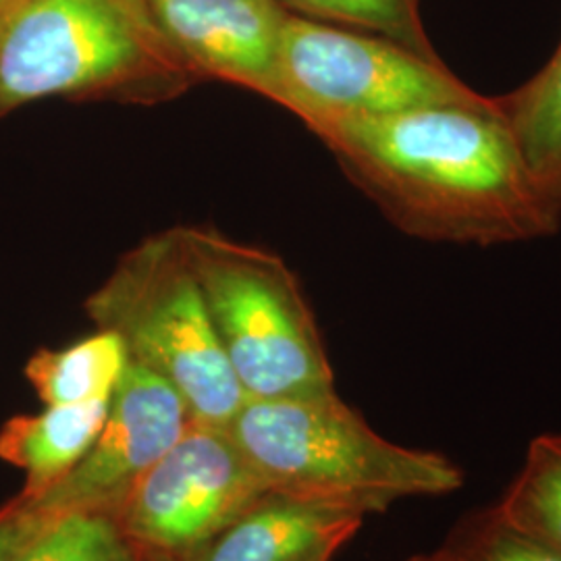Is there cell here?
<instances>
[{"instance_id": "obj_1", "label": "cell", "mask_w": 561, "mask_h": 561, "mask_svg": "<svg viewBox=\"0 0 561 561\" xmlns=\"http://www.w3.org/2000/svg\"><path fill=\"white\" fill-rule=\"evenodd\" d=\"M341 169L408 236L500 245L553 236L542 194L495 99L308 127Z\"/></svg>"}, {"instance_id": "obj_2", "label": "cell", "mask_w": 561, "mask_h": 561, "mask_svg": "<svg viewBox=\"0 0 561 561\" xmlns=\"http://www.w3.org/2000/svg\"><path fill=\"white\" fill-rule=\"evenodd\" d=\"M271 493L381 514L400 500L442 497L463 484L437 451L387 442L337 391L243 401L227 426Z\"/></svg>"}, {"instance_id": "obj_3", "label": "cell", "mask_w": 561, "mask_h": 561, "mask_svg": "<svg viewBox=\"0 0 561 561\" xmlns=\"http://www.w3.org/2000/svg\"><path fill=\"white\" fill-rule=\"evenodd\" d=\"M198 80L146 0H18L0 20V119L50 96L152 104Z\"/></svg>"}, {"instance_id": "obj_4", "label": "cell", "mask_w": 561, "mask_h": 561, "mask_svg": "<svg viewBox=\"0 0 561 561\" xmlns=\"http://www.w3.org/2000/svg\"><path fill=\"white\" fill-rule=\"evenodd\" d=\"M129 360L169 382L194 422L227 428L248 400L225 358L180 227L141 241L85 301Z\"/></svg>"}, {"instance_id": "obj_5", "label": "cell", "mask_w": 561, "mask_h": 561, "mask_svg": "<svg viewBox=\"0 0 561 561\" xmlns=\"http://www.w3.org/2000/svg\"><path fill=\"white\" fill-rule=\"evenodd\" d=\"M225 358L245 398L333 391V370L300 283L279 256L180 227Z\"/></svg>"}, {"instance_id": "obj_6", "label": "cell", "mask_w": 561, "mask_h": 561, "mask_svg": "<svg viewBox=\"0 0 561 561\" xmlns=\"http://www.w3.org/2000/svg\"><path fill=\"white\" fill-rule=\"evenodd\" d=\"M271 101L314 123L387 117L431 106L486 104L447 69L403 44L289 13Z\"/></svg>"}, {"instance_id": "obj_7", "label": "cell", "mask_w": 561, "mask_h": 561, "mask_svg": "<svg viewBox=\"0 0 561 561\" xmlns=\"http://www.w3.org/2000/svg\"><path fill=\"white\" fill-rule=\"evenodd\" d=\"M268 493L227 428L192 422L111 514L141 556L187 560Z\"/></svg>"}, {"instance_id": "obj_8", "label": "cell", "mask_w": 561, "mask_h": 561, "mask_svg": "<svg viewBox=\"0 0 561 561\" xmlns=\"http://www.w3.org/2000/svg\"><path fill=\"white\" fill-rule=\"evenodd\" d=\"M192 422L187 403L169 382L129 360L85 458L32 502L53 516L80 510L113 512Z\"/></svg>"}, {"instance_id": "obj_9", "label": "cell", "mask_w": 561, "mask_h": 561, "mask_svg": "<svg viewBox=\"0 0 561 561\" xmlns=\"http://www.w3.org/2000/svg\"><path fill=\"white\" fill-rule=\"evenodd\" d=\"M162 36L198 78L243 85L266 99L277 81L279 0H146Z\"/></svg>"}, {"instance_id": "obj_10", "label": "cell", "mask_w": 561, "mask_h": 561, "mask_svg": "<svg viewBox=\"0 0 561 561\" xmlns=\"http://www.w3.org/2000/svg\"><path fill=\"white\" fill-rule=\"evenodd\" d=\"M364 516L324 503L268 493L183 561H310L337 553Z\"/></svg>"}, {"instance_id": "obj_11", "label": "cell", "mask_w": 561, "mask_h": 561, "mask_svg": "<svg viewBox=\"0 0 561 561\" xmlns=\"http://www.w3.org/2000/svg\"><path fill=\"white\" fill-rule=\"evenodd\" d=\"M108 403L111 398L46 405L41 414L4 422L0 458L25 474L23 497H41L85 458L106 421Z\"/></svg>"}, {"instance_id": "obj_12", "label": "cell", "mask_w": 561, "mask_h": 561, "mask_svg": "<svg viewBox=\"0 0 561 561\" xmlns=\"http://www.w3.org/2000/svg\"><path fill=\"white\" fill-rule=\"evenodd\" d=\"M493 99L542 194L561 213V41L530 80Z\"/></svg>"}, {"instance_id": "obj_13", "label": "cell", "mask_w": 561, "mask_h": 561, "mask_svg": "<svg viewBox=\"0 0 561 561\" xmlns=\"http://www.w3.org/2000/svg\"><path fill=\"white\" fill-rule=\"evenodd\" d=\"M129 354L119 335L102 331L62 350H41L27 366L25 377L44 405H69L111 398Z\"/></svg>"}, {"instance_id": "obj_14", "label": "cell", "mask_w": 561, "mask_h": 561, "mask_svg": "<svg viewBox=\"0 0 561 561\" xmlns=\"http://www.w3.org/2000/svg\"><path fill=\"white\" fill-rule=\"evenodd\" d=\"M495 507L505 520L561 551V433L530 442L520 472Z\"/></svg>"}, {"instance_id": "obj_15", "label": "cell", "mask_w": 561, "mask_h": 561, "mask_svg": "<svg viewBox=\"0 0 561 561\" xmlns=\"http://www.w3.org/2000/svg\"><path fill=\"white\" fill-rule=\"evenodd\" d=\"M111 512L57 514L25 542L13 561H141Z\"/></svg>"}, {"instance_id": "obj_16", "label": "cell", "mask_w": 561, "mask_h": 561, "mask_svg": "<svg viewBox=\"0 0 561 561\" xmlns=\"http://www.w3.org/2000/svg\"><path fill=\"white\" fill-rule=\"evenodd\" d=\"M301 18L360 27L368 34L403 44L428 59H439L421 18V0H279Z\"/></svg>"}, {"instance_id": "obj_17", "label": "cell", "mask_w": 561, "mask_h": 561, "mask_svg": "<svg viewBox=\"0 0 561 561\" xmlns=\"http://www.w3.org/2000/svg\"><path fill=\"white\" fill-rule=\"evenodd\" d=\"M443 561H561V551L493 507L466 514L437 549Z\"/></svg>"}, {"instance_id": "obj_18", "label": "cell", "mask_w": 561, "mask_h": 561, "mask_svg": "<svg viewBox=\"0 0 561 561\" xmlns=\"http://www.w3.org/2000/svg\"><path fill=\"white\" fill-rule=\"evenodd\" d=\"M53 514L41 510L36 503L21 495L0 512V561H13Z\"/></svg>"}, {"instance_id": "obj_19", "label": "cell", "mask_w": 561, "mask_h": 561, "mask_svg": "<svg viewBox=\"0 0 561 561\" xmlns=\"http://www.w3.org/2000/svg\"><path fill=\"white\" fill-rule=\"evenodd\" d=\"M18 4V0H0V20Z\"/></svg>"}, {"instance_id": "obj_20", "label": "cell", "mask_w": 561, "mask_h": 561, "mask_svg": "<svg viewBox=\"0 0 561 561\" xmlns=\"http://www.w3.org/2000/svg\"><path fill=\"white\" fill-rule=\"evenodd\" d=\"M408 561H443L439 551H433V553H426V556H416V558H410Z\"/></svg>"}, {"instance_id": "obj_21", "label": "cell", "mask_w": 561, "mask_h": 561, "mask_svg": "<svg viewBox=\"0 0 561 561\" xmlns=\"http://www.w3.org/2000/svg\"><path fill=\"white\" fill-rule=\"evenodd\" d=\"M333 558H335V553H321V556H317L314 560L310 561H333Z\"/></svg>"}, {"instance_id": "obj_22", "label": "cell", "mask_w": 561, "mask_h": 561, "mask_svg": "<svg viewBox=\"0 0 561 561\" xmlns=\"http://www.w3.org/2000/svg\"><path fill=\"white\" fill-rule=\"evenodd\" d=\"M141 561H183V560H167V558H146V560Z\"/></svg>"}]
</instances>
